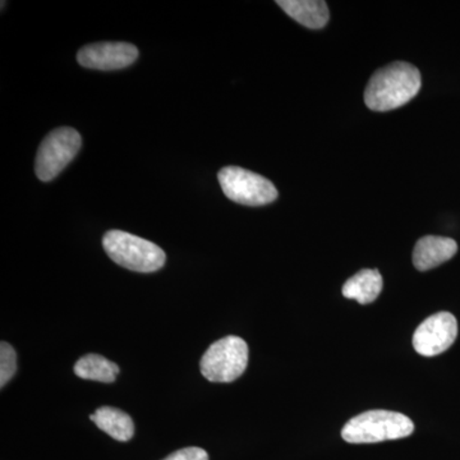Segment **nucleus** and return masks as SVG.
I'll list each match as a JSON object with an SVG mask.
<instances>
[{"label":"nucleus","instance_id":"obj_9","mask_svg":"<svg viewBox=\"0 0 460 460\" xmlns=\"http://www.w3.org/2000/svg\"><path fill=\"white\" fill-rule=\"evenodd\" d=\"M458 252V244L452 238L426 235L417 242L413 251V265L417 270L428 271L449 261Z\"/></svg>","mask_w":460,"mask_h":460},{"label":"nucleus","instance_id":"obj_15","mask_svg":"<svg viewBox=\"0 0 460 460\" xmlns=\"http://www.w3.org/2000/svg\"><path fill=\"white\" fill-rule=\"evenodd\" d=\"M163 460H208V454L201 447H190L178 450Z\"/></svg>","mask_w":460,"mask_h":460},{"label":"nucleus","instance_id":"obj_7","mask_svg":"<svg viewBox=\"0 0 460 460\" xmlns=\"http://www.w3.org/2000/svg\"><path fill=\"white\" fill-rule=\"evenodd\" d=\"M458 337V321L450 313L432 314L413 335V348L420 356L435 357L449 349Z\"/></svg>","mask_w":460,"mask_h":460},{"label":"nucleus","instance_id":"obj_6","mask_svg":"<svg viewBox=\"0 0 460 460\" xmlns=\"http://www.w3.org/2000/svg\"><path fill=\"white\" fill-rule=\"evenodd\" d=\"M83 140L75 129L69 127L54 129L39 147L35 172L42 181H53L80 151Z\"/></svg>","mask_w":460,"mask_h":460},{"label":"nucleus","instance_id":"obj_13","mask_svg":"<svg viewBox=\"0 0 460 460\" xmlns=\"http://www.w3.org/2000/svg\"><path fill=\"white\" fill-rule=\"evenodd\" d=\"M75 374L84 380L99 381V383H114L119 367L100 354H86L81 357L75 365Z\"/></svg>","mask_w":460,"mask_h":460},{"label":"nucleus","instance_id":"obj_5","mask_svg":"<svg viewBox=\"0 0 460 460\" xmlns=\"http://www.w3.org/2000/svg\"><path fill=\"white\" fill-rule=\"evenodd\" d=\"M224 195L244 206H263L278 199V190L262 175L239 168L226 166L217 174Z\"/></svg>","mask_w":460,"mask_h":460},{"label":"nucleus","instance_id":"obj_2","mask_svg":"<svg viewBox=\"0 0 460 460\" xmlns=\"http://www.w3.org/2000/svg\"><path fill=\"white\" fill-rule=\"evenodd\" d=\"M413 431V422L404 414L368 411L350 420L341 429V438L350 444H372L408 438Z\"/></svg>","mask_w":460,"mask_h":460},{"label":"nucleus","instance_id":"obj_1","mask_svg":"<svg viewBox=\"0 0 460 460\" xmlns=\"http://www.w3.org/2000/svg\"><path fill=\"white\" fill-rule=\"evenodd\" d=\"M420 89L419 69L410 63L395 62L375 72L365 90V102L371 111H394L411 102Z\"/></svg>","mask_w":460,"mask_h":460},{"label":"nucleus","instance_id":"obj_3","mask_svg":"<svg viewBox=\"0 0 460 460\" xmlns=\"http://www.w3.org/2000/svg\"><path fill=\"white\" fill-rule=\"evenodd\" d=\"M102 247L117 265L132 271L155 272L166 260L164 251L155 243L123 230H109Z\"/></svg>","mask_w":460,"mask_h":460},{"label":"nucleus","instance_id":"obj_12","mask_svg":"<svg viewBox=\"0 0 460 460\" xmlns=\"http://www.w3.org/2000/svg\"><path fill=\"white\" fill-rule=\"evenodd\" d=\"M90 420L96 423L100 429L118 441L131 440L135 434V425L128 414L113 407L99 408L91 414Z\"/></svg>","mask_w":460,"mask_h":460},{"label":"nucleus","instance_id":"obj_14","mask_svg":"<svg viewBox=\"0 0 460 460\" xmlns=\"http://www.w3.org/2000/svg\"><path fill=\"white\" fill-rule=\"evenodd\" d=\"M17 371V354L11 344H0V387L7 385Z\"/></svg>","mask_w":460,"mask_h":460},{"label":"nucleus","instance_id":"obj_8","mask_svg":"<svg viewBox=\"0 0 460 460\" xmlns=\"http://www.w3.org/2000/svg\"><path fill=\"white\" fill-rule=\"evenodd\" d=\"M138 49L128 42H96L78 51L77 60L84 68L115 71L133 65Z\"/></svg>","mask_w":460,"mask_h":460},{"label":"nucleus","instance_id":"obj_11","mask_svg":"<svg viewBox=\"0 0 460 460\" xmlns=\"http://www.w3.org/2000/svg\"><path fill=\"white\" fill-rule=\"evenodd\" d=\"M384 281L377 270H361L345 281L343 296L348 299H356L358 304H372L380 296Z\"/></svg>","mask_w":460,"mask_h":460},{"label":"nucleus","instance_id":"obj_10","mask_svg":"<svg viewBox=\"0 0 460 460\" xmlns=\"http://www.w3.org/2000/svg\"><path fill=\"white\" fill-rule=\"evenodd\" d=\"M277 4L288 16L307 29H323L328 23L329 8L321 0H278Z\"/></svg>","mask_w":460,"mask_h":460},{"label":"nucleus","instance_id":"obj_4","mask_svg":"<svg viewBox=\"0 0 460 460\" xmlns=\"http://www.w3.org/2000/svg\"><path fill=\"white\" fill-rule=\"evenodd\" d=\"M248 345L239 337H226L215 341L199 362L201 374L211 383H232L246 371Z\"/></svg>","mask_w":460,"mask_h":460}]
</instances>
